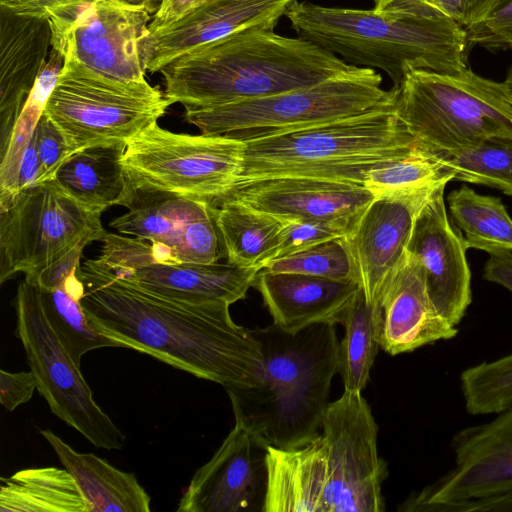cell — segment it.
I'll list each match as a JSON object with an SVG mask.
<instances>
[{
  "label": "cell",
  "instance_id": "5",
  "mask_svg": "<svg viewBox=\"0 0 512 512\" xmlns=\"http://www.w3.org/2000/svg\"><path fill=\"white\" fill-rule=\"evenodd\" d=\"M420 147L393 105L246 141L237 183L295 176L363 185L370 170Z\"/></svg>",
  "mask_w": 512,
  "mask_h": 512
},
{
  "label": "cell",
  "instance_id": "4",
  "mask_svg": "<svg viewBox=\"0 0 512 512\" xmlns=\"http://www.w3.org/2000/svg\"><path fill=\"white\" fill-rule=\"evenodd\" d=\"M285 16L297 36L350 65L384 71L393 87L410 68L441 73L468 68L470 48L463 26L436 10L390 17L373 9L296 1Z\"/></svg>",
  "mask_w": 512,
  "mask_h": 512
},
{
  "label": "cell",
  "instance_id": "41",
  "mask_svg": "<svg viewBox=\"0 0 512 512\" xmlns=\"http://www.w3.org/2000/svg\"><path fill=\"white\" fill-rule=\"evenodd\" d=\"M426 9L452 17L462 26L467 19L466 0H374L373 11L384 16L401 17Z\"/></svg>",
  "mask_w": 512,
  "mask_h": 512
},
{
  "label": "cell",
  "instance_id": "25",
  "mask_svg": "<svg viewBox=\"0 0 512 512\" xmlns=\"http://www.w3.org/2000/svg\"><path fill=\"white\" fill-rule=\"evenodd\" d=\"M326 449L319 434L305 446H267L262 512H324Z\"/></svg>",
  "mask_w": 512,
  "mask_h": 512
},
{
  "label": "cell",
  "instance_id": "13",
  "mask_svg": "<svg viewBox=\"0 0 512 512\" xmlns=\"http://www.w3.org/2000/svg\"><path fill=\"white\" fill-rule=\"evenodd\" d=\"M324 512H383L387 463L377 448L378 426L361 392L344 391L324 413Z\"/></svg>",
  "mask_w": 512,
  "mask_h": 512
},
{
  "label": "cell",
  "instance_id": "51",
  "mask_svg": "<svg viewBox=\"0 0 512 512\" xmlns=\"http://www.w3.org/2000/svg\"><path fill=\"white\" fill-rule=\"evenodd\" d=\"M155 1H160V0H155Z\"/></svg>",
  "mask_w": 512,
  "mask_h": 512
},
{
  "label": "cell",
  "instance_id": "50",
  "mask_svg": "<svg viewBox=\"0 0 512 512\" xmlns=\"http://www.w3.org/2000/svg\"><path fill=\"white\" fill-rule=\"evenodd\" d=\"M505 82L510 86V88L512 89V65L511 67L509 68L508 70V73H507V76H506V80Z\"/></svg>",
  "mask_w": 512,
  "mask_h": 512
},
{
  "label": "cell",
  "instance_id": "34",
  "mask_svg": "<svg viewBox=\"0 0 512 512\" xmlns=\"http://www.w3.org/2000/svg\"><path fill=\"white\" fill-rule=\"evenodd\" d=\"M63 62V56L52 48L8 141L0 146V210L8 207L17 196V180L23 156L44 112L45 104L58 79Z\"/></svg>",
  "mask_w": 512,
  "mask_h": 512
},
{
  "label": "cell",
  "instance_id": "12",
  "mask_svg": "<svg viewBox=\"0 0 512 512\" xmlns=\"http://www.w3.org/2000/svg\"><path fill=\"white\" fill-rule=\"evenodd\" d=\"M105 232L100 215L81 207L53 180L34 184L0 210V283L18 273L32 281L78 243L100 241Z\"/></svg>",
  "mask_w": 512,
  "mask_h": 512
},
{
  "label": "cell",
  "instance_id": "38",
  "mask_svg": "<svg viewBox=\"0 0 512 512\" xmlns=\"http://www.w3.org/2000/svg\"><path fill=\"white\" fill-rule=\"evenodd\" d=\"M463 28L469 48L512 49V0H484L468 16Z\"/></svg>",
  "mask_w": 512,
  "mask_h": 512
},
{
  "label": "cell",
  "instance_id": "36",
  "mask_svg": "<svg viewBox=\"0 0 512 512\" xmlns=\"http://www.w3.org/2000/svg\"><path fill=\"white\" fill-rule=\"evenodd\" d=\"M460 389L471 415H495L512 409V353L463 370Z\"/></svg>",
  "mask_w": 512,
  "mask_h": 512
},
{
  "label": "cell",
  "instance_id": "21",
  "mask_svg": "<svg viewBox=\"0 0 512 512\" xmlns=\"http://www.w3.org/2000/svg\"><path fill=\"white\" fill-rule=\"evenodd\" d=\"M377 304L380 347L392 356L450 340L458 334L457 326L434 305L422 267L408 250L383 286Z\"/></svg>",
  "mask_w": 512,
  "mask_h": 512
},
{
  "label": "cell",
  "instance_id": "48",
  "mask_svg": "<svg viewBox=\"0 0 512 512\" xmlns=\"http://www.w3.org/2000/svg\"><path fill=\"white\" fill-rule=\"evenodd\" d=\"M70 0H0V5L13 11L37 16L47 14Z\"/></svg>",
  "mask_w": 512,
  "mask_h": 512
},
{
  "label": "cell",
  "instance_id": "30",
  "mask_svg": "<svg viewBox=\"0 0 512 512\" xmlns=\"http://www.w3.org/2000/svg\"><path fill=\"white\" fill-rule=\"evenodd\" d=\"M0 512H88V506L73 476L50 466L1 477Z\"/></svg>",
  "mask_w": 512,
  "mask_h": 512
},
{
  "label": "cell",
  "instance_id": "23",
  "mask_svg": "<svg viewBox=\"0 0 512 512\" xmlns=\"http://www.w3.org/2000/svg\"><path fill=\"white\" fill-rule=\"evenodd\" d=\"M52 50L46 16L0 5V123L4 145Z\"/></svg>",
  "mask_w": 512,
  "mask_h": 512
},
{
  "label": "cell",
  "instance_id": "28",
  "mask_svg": "<svg viewBox=\"0 0 512 512\" xmlns=\"http://www.w3.org/2000/svg\"><path fill=\"white\" fill-rule=\"evenodd\" d=\"M450 181L453 174L442 156L420 147L407 157L370 170L363 186L374 199L423 209L435 192Z\"/></svg>",
  "mask_w": 512,
  "mask_h": 512
},
{
  "label": "cell",
  "instance_id": "1",
  "mask_svg": "<svg viewBox=\"0 0 512 512\" xmlns=\"http://www.w3.org/2000/svg\"><path fill=\"white\" fill-rule=\"evenodd\" d=\"M90 323L120 347L137 350L227 389L260 384L261 346L225 302L190 303L150 292L98 257L78 269Z\"/></svg>",
  "mask_w": 512,
  "mask_h": 512
},
{
  "label": "cell",
  "instance_id": "49",
  "mask_svg": "<svg viewBox=\"0 0 512 512\" xmlns=\"http://www.w3.org/2000/svg\"><path fill=\"white\" fill-rule=\"evenodd\" d=\"M484 0H466L467 3V18L470 13L478 7Z\"/></svg>",
  "mask_w": 512,
  "mask_h": 512
},
{
  "label": "cell",
  "instance_id": "44",
  "mask_svg": "<svg viewBox=\"0 0 512 512\" xmlns=\"http://www.w3.org/2000/svg\"><path fill=\"white\" fill-rule=\"evenodd\" d=\"M493 511L512 512V491L483 498L442 503L432 506L428 512Z\"/></svg>",
  "mask_w": 512,
  "mask_h": 512
},
{
  "label": "cell",
  "instance_id": "19",
  "mask_svg": "<svg viewBox=\"0 0 512 512\" xmlns=\"http://www.w3.org/2000/svg\"><path fill=\"white\" fill-rule=\"evenodd\" d=\"M223 199L235 200L281 221L319 222L356 219L374 197L360 184L283 176L237 183Z\"/></svg>",
  "mask_w": 512,
  "mask_h": 512
},
{
  "label": "cell",
  "instance_id": "6",
  "mask_svg": "<svg viewBox=\"0 0 512 512\" xmlns=\"http://www.w3.org/2000/svg\"><path fill=\"white\" fill-rule=\"evenodd\" d=\"M396 112L417 143L449 152L495 135H512V89L469 68L441 73L410 68L398 87Z\"/></svg>",
  "mask_w": 512,
  "mask_h": 512
},
{
  "label": "cell",
  "instance_id": "43",
  "mask_svg": "<svg viewBox=\"0 0 512 512\" xmlns=\"http://www.w3.org/2000/svg\"><path fill=\"white\" fill-rule=\"evenodd\" d=\"M35 389L37 381L31 370L15 373L0 370V402L7 411L31 400Z\"/></svg>",
  "mask_w": 512,
  "mask_h": 512
},
{
  "label": "cell",
  "instance_id": "9",
  "mask_svg": "<svg viewBox=\"0 0 512 512\" xmlns=\"http://www.w3.org/2000/svg\"><path fill=\"white\" fill-rule=\"evenodd\" d=\"M243 145L224 135L175 133L154 123L127 143L123 167L128 187L214 206L239 179Z\"/></svg>",
  "mask_w": 512,
  "mask_h": 512
},
{
  "label": "cell",
  "instance_id": "47",
  "mask_svg": "<svg viewBox=\"0 0 512 512\" xmlns=\"http://www.w3.org/2000/svg\"><path fill=\"white\" fill-rule=\"evenodd\" d=\"M38 175L39 160L36 151L35 136L33 135L20 165L17 180V195L36 184Z\"/></svg>",
  "mask_w": 512,
  "mask_h": 512
},
{
  "label": "cell",
  "instance_id": "7",
  "mask_svg": "<svg viewBox=\"0 0 512 512\" xmlns=\"http://www.w3.org/2000/svg\"><path fill=\"white\" fill-rule=\"evenodd\" d=\"M397 90L382 87L371 68L276 95L213 108H185V120L202 134L242 142L261 139L393 106Z\"/></svg>",
  "mask_w": 512,
  "mask_h": 512
},
{
  "label": "cell",
  "instance_id": "2",
  "mask_svg": "<svg viewBox=\"0 0 512 512\" xmlns=\"http://www.w3.org/2000/svg\"><path fill=\"white\" fill-rule=\"evenodd\" d=\"M358 68L302 37L253 29L193 49L159 72L172 103L213 108L312 86Z\"/></svg>",
  "mask_w": 512,
  "mask_h": 512
},
{
  "label": "cell",
  "instance_id": "26",
  "mask_svg": "<svg viewBox=\"0 0 512 512\" xmlns=\"http://www.w3.org/2000/svg\"><path fill=\"white\" fill-rule=\"evenodd\" d=\"M39 432L75 479L88 512H150L151 497L135 474L121 471L93 453L77 452L50 429Z\"/></svg>",
  "mask_w": 512,
  "mask_h": 512
},
{
  "label": "cell",
  "instance_id": "8",
  "mask_svg": "<svg viewBox=\"0 0 512 512\" xmlns=\"http://www.w3.org/2000/svg\"><path fill=\"white\" fill-rule=\"evenodd\" d=\"M173 104L164 91L144 82H119L64 60L44 107L70 147L128 143Z\"/></svg>",
  "mask_w": 512,
  "mask_h": 512
},
{
  "label": "cell",
  "instance_id": "20",
  "mask_svg": "<svg viewBox=\"0 0 512 512\" xmlns=\"http://www.w3.org/2000/svg\"><path fill=\"white\" fill-rule=\"evenodd\" d=\"M296 1L213 0L141 40L146 70L159 72L178 56L241 31L274 30Z\"/></svg>",
  "mask_w": 512,
  "mask_h": 512
},
{
  "label": "cell",
  "instance_id": "22",
  "mask_svg": "<svg viewBox=\"0 0 512 512\" xmlns=\"http://www.w3.org/2000/svg\"><path fill=\"white\" fill-rule=\"evenodd\" d=\"M421 210L374 199L343 237L367 303L377 304L383 286L405 257Z\"/></svg>",
  "mask_w": 512,
  "mask_h": 512
},
{
  "label": "cell",
  "instance_id": "14",
  "mask_svg": "<svg viewBox=\"0 0 512 512\" xmlns=\"http://www.w3.org/2000/svg\"><path fill=\"white\" fill-rule=\"evenodd\" d=\"M122 206L128 212L110 227L148 241L161 263H215L224 256L213 205L206 201L128 187Z\"/></svg>",
  "mask_w": 512,
  "mask_h": 512
},
{
  "label": "cell",
  "instance_id": "35",
  "mask_svg": "<svg viewBox=\"0 0 512 512\" xmlns=\"http://www.w3.org/2000/svg\"><path fill=\"white\" fill-rule=\"evenodd\" d=\"M438 153L453 180L487 185L512 196V135L495 134L464 148Z\"/></svg>",
  "mask_w": 512,
  "mask_h": 512
},
{
  "label": "cell",
  "instance_id": "11",
  "mask_svg": "<svg viewBox=\"0 0 512 512\" xmlns=\"http://www.w3.org/2000/svg\"><path fill=\"white\" fill-rule=\"evenodd\" d=\"M14 307L17 337L36 378L37 390L52 413L97 448L121 449L125 435L96 403L80 368L52 330L37 285L24 279L18 286Z\"/></svg>",
  "mask_w": 512,
  "mask_h": 512
},
{
  "label": "cell",
  "instance_id": "37",
  "mask_svg": "<svg viewBox=\"0 0 512 512\" xmlns=\"http://www.w3.org/2000/svg\"><path fill=\"white\" fill-rule=\"evenodd\" d=\"M262 269L270 272L297 273L336 280H357L343 237L275 259Z\"/></svg>",
  "mask_w": 512,
  "mask_h": 512
},
{
  "label": "cell",
  "instance_id": "16",
  "mask_svg": "<svg viewBox=\"0 0 512 512\" xmlns=\"http://www.w3.org/2000/svg\"><path fill=\"white\" fill-rule=\"evenodd\" d=\"M492 420L459 430L451 439L454 466L398 510L428 512L437 504L512 491V409Z\"/></svg>",
  "mask_w": 512,
  "mask_h": 512
},
{
  "label": "cell",
  "instance_id": "32",
  "mask_svg": "<svg viewBox=\"0 0 512 512\" xmlns=\"http://www.w3.org/2000/svg\"><path fill=\"white\" fill-rule=\"evenodd\" d=\"M344 337L339 343L338 373L344 391L362 392L380 347V310L367 303L360 289L344 312L340 322Z\"/></svg>",
  "mask_w": 512,
  "mask_h": 512
},
{
  "label": "cell",
  "instance_id": "27",
  "mask_svg": "<svg viewBox=\"0 0 512 512\" xmlns=\"http://www.w3.org/2000/svg\"><path fill=\"white\" fill-rule=\"evenodd\" d=\"M126 147V142H117L78 150L59 167L53 181L81 207L101 216L111 206H122L126 197Z\"/></svg>",
  "mask_w": 512,
  "mask_h": 512
},
{
  "label": "cell",
  "instance_id": "29",
  "mask_svg": "<svg viewBox=\"0 0 512 512\" xmlns=\"http://www.w3.org/2000/svg\"><path fill=\"white\" fill-rule=\"evenodd\" d=\"M213 212L227 262L261 270L278 242L283 221L232 199L219 201Z\"/></svg>",
  "mask_w": 512,
  "mask_h": 512
},
{
  "label": "cell",
  "instance_id": "33",
  "mask_svg": "<svg viewBox=\"0 0 512 512\" xmlns=\"http://www.w3.org/2000/svg\"><path fill=\"white\" fill-rule=\"evenodd\" d=\"M452 219L464 232L466 248L512 251V219L502 200L462 186L448 195Z\"/></svg>",
  "mask_w": 512,
  "mask_h": 512
},
{
  "label": "cell",
  "instance_id": "45",
  "mask_svg": "<svg viewBox=\"0 0 512 512\" xmlns=\"http://www.w3.org/2000/svg\"><path fill=\"white\" fill-rule=\"evenodd\" d=\"M213 0H160L158 9L148 26V34L164 29Z\"/></svg>",
  "mask_w": 512,
  "mask_h": 512
},
{
  "label": "cell",
  "instance_id": "46",
  "mask_svg": "<svg viewBox=\"0 0 512 512\" xmlns=\"http://www.w3.org/2000/svg\"><path fill=\"white\" fill-rule=\"evenodd\" d=\"M512 251L500 250L489 253L484 265L483 278L499 284L512 294Z\"/></svg>",
  "mask_w": 512,
  "mask_h": 512
},
{
  "label": "cell",
  "instance_id": "31",
  "mask_svg": "<svg viewBox=\"0 0 512 512\" xmlns=\"http://www.w3.org/2000/svg\"><path fill=\"white\" fill-rule=\"evenodd\" d=\"M38 289L47 321L76 366L80 368L82 356L87 352L103 347H120L88 320L81 303L84 285L78 272L58 288Z\"/></svg>",
  "mask_w": 512,
  "mask_h": 512
},
{
  "label": "cell",
  "instance_id": "42",
  "mask_svg": "<svg viewBox=\"0 0 512 512\" xmlns=\"http://www.w3.org/2000/svg\"><path fill=\"white\" fill-rule=\"evenodd\" d=\"M90 243L91 242L89 240H84L78 243L57 261L40 271L32 281L28 282L45 290H52L60 287L71 275L78 272V269L81 266L80 259L82 257V252Z\"/></svg>",
  "mask_w": 512,
  "mask_h": 512
},
{
  "label": "cell",
  "instance_id": "17",
  "mask_svg": "<svg viewBox=\"0 0 512 512\" xmlns=\"http://www.w3.org/2000/svg\"><path fill=\"white\" fill-rule=\"evenodd\" d=\"M267 446L240 422L193 475L177 512L262 511L267 487Z\"/></svg>",
  "mask_w": 512,
  "mask_h": 512
},
{
  "label": "cell",
  "instance_id": "18",
  "mask_svg": "<svg viewBox=\"0 0 512 512\" xmlns=\"http://www.w3.org/2000/svg\"><path fill=\"white\" fill-rule=\"evenodd\" d=\"M440 187L415 219L408 251L420 263L428 293L438 311L457 326L472 301L466 246L449 219Z\"/></svg>",
  "mask_w": 512,
  "mask_h": 512
},
{
  "label": "cell",
  "instance_id": "3",
  "mask_svg": "<svg viewBox=\"0 0 512 512\" xmlns=\"http://www.w3.org/2000/svg\"><path fill=\"white\" fill-rule=\"evenodd\" d=\"M336 324L289 333L274 323L252 329L263 354L260 384L227 389L235 421L265 446L294 449L321 432L339 367Z\"/></svg>",
  "mask_w": 512,
  "mask_h": 512
},
{
  "label": "cell",
  "instance_id": "10",
  "mask_svg": "<svg viewBox=\"0 0 512 512\" xmlns=\"http://www.w3.org/2000/svg\"><path fill=\"white\" fill-rule=\"evenodd\" d=\"M155 0H71L47 14L52 48L63 60L119 82H144L140 42L158 9Z\"/></svg>",
  "mask_w": 512,
  "mask_h": 512
},
{
  "label": "cell",
  "instance_id": "24",
  "mask_svg": "<svg viewBox=\"0 0 512 512\" xmlns=\"http://www.w3.org/2000/svg\"><path fill=\"white\" fill-rule=\"evenodd\" d=\"M273 323L296 333L320 323L340 324L361 289L354 279L336 280L297 273L259 270L253 282Z\"/></svg>",
  "mask_w": 512,
  "mask_h": 512
},
{
  "label": "cell",
  "instance_id": "40",
  "mask_svg": "<svg viewBox=\"0 0 512 512\" xmlns=\"http://www.w3.org/2000/svg\"><path fill=\"white\" fill-rule=\"evenodd\" d=\"M34 136L39 160L38 184L53 180L59 167L75 151L60 129L44 113L37 123Z\"/></svg>",
  "mask_w": 512,
  "mask_h": 512
},
{
  "label": "cell",
  "instance_id": "39",
  "mask_svg": "<svg viewBox=\"0 0 512 512\" xmlns=\"http://www.w3.org/2000/svg\"><path fill=\"white\" fill-rule=\"evenodd\" d=\"M358 217L352 220L319 222L283 221L278 242L270 253L266 264L313 245L344 237L353 227Z\"/></svg>",
  "mask_w": 512,
  "mask_h": 512
},
{
  "label": "cell",
  "instance_id": "15",
  "mask_svg": "<svg viewBox=\"0 0 512 512\" xmlns=\"http://www.w3.org/2000/svg\"><path fill=\"white\" fill-rule=\"evenodd\" d=\"M98 256L116 274L155 294L190 303L225 302L246 297L258 269L230 263L165 264L154 259L150 243L105 232Z\"/></svg>",
  "mask_w": 512,
  "mask_h": 512
}]
</instances>
